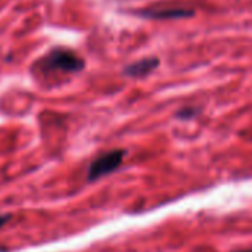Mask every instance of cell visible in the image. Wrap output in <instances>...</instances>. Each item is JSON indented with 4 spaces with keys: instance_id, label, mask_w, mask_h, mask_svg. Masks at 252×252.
I'll use <instances>...</instances> for the list:
<instances>
[{
    "instance_id": "obj_2",
    "label": "cell",
    "mask_w": 252,
    "mask_h": 252,
    "mask_svg": "<svg viewBox=\"0 0 252 252\" xmlns=\"http://www.w3.org/2000/svg\"><path fill=\"white\" fill-rule=\"evenodd\" d=\"M124 155H126V152L121 151V149H118V151H111V152H108V154L100 155L99 158H96V159L90 164L87 179H89L90 182H93V180H97L99 177H103V176H106V174L115 171V170L121 165V162H123V159H124Z\"/></svg>"
},
{
    "instance_id": "obj_3",
    "label": "cell",
    "mask_w": 252,
    "mask_h": 252,
    "mask_svg": "<svg viewBox=\"0 0 252 252\" xmlns=\"http://www.w3.org/2000/svg\"><path fill=\"white\" fill-rule=\"evenodd\" d=\"M140 15L151 19H180V18L192 16L193 10L183 9V7H154L140 12Z\"/></svg>"
},
{
    "instance_id": "obj_6",
    "label": "cell",
    "mask_w": 252,
    "mask_h": 252,
    "mask_svg": "<svg viewBox=\"0 0 252 252\" xmlns=\"http://www.w3.org/2000/svg\"><path fill=\"white\" fill-rule=\"evenodd\" d=\"M241 252H252V250H247V251H241Z\"/></svg>"
},
{
    "instance_id": "obj_4",
    "label": "cell",
    "mask_w": 252,
    "mask_h": 252,
    "mask_svg": "<svg viewBox=\"0 0 252 252\" xmlns=\"http://www.w3.org/2000/svg\"><path fill=\"white\" fill-rule=\"evenodd\" d=\"M158 65H159V61L157 58H146L131 65H127L124 68V72L130 77H145L149 72H152Z\"/></svg>"
},
{
    "instance_id": "obj_1",
    "label": "cell",
    "mask_w": 252,
    "mask_h": 252,
    "mask_svg": "<svg viewBox=\"0 0 252 252\" xmlns=\"http://www.w3.org/2000/svg\"><path fill=\"white\" fill-rule=\"evenodd\" d=\"M44 71H61V72H77L84 68V61L68 49H53L40 62Z\"/></svg>"
},
{
    "instance_id": "obj_5",
    "label": "cell",
    "mask_w": 252,
    "mask_h": 252,
    "mask_svg": "<svg viewBox=\"0 0 252 252\" xmlns=\"http://www.w3.org/2000/svg\"><path fill=\"white\" fill-rule=\"evenodd\" d=\"M9 220H10V216H0V227L4 226Z\"/></svg>"
}]
</instances>
